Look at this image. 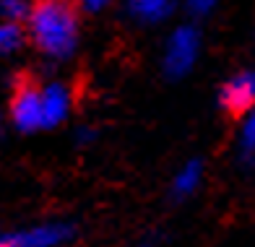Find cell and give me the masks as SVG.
<instances>
[{"mask_svg":"<svg viewBox=\"0 0 255 247\" xmlns=\"http://www.w3.org/2000/svg\"><path fill=\"white\" fill-rule=\"evenodd\" d=\"M34 44L55 60H68L78 44V16L65 3H39L29 13Z\"/></svg>","mask_w":255,"mask_h":247,"instance_id":"obj_1","label":"cell"},{"mask_svg":"<svg viewBox=\"0 0 255 247\" xmlns=\"http://www.w3.org/2000/svg\"><path fill=\"white\" fill-rule=\"evenodd\" d=\"M216 3H211V0H193L190 3V13L193 16H208L214 10Z\"/></svg>","mask_w":255,"mask_h":247,"instance_id":"obj_12","label":"cell"},{"mask_svg":"<svg viewBox=\"0 0 255 247\" xmlns=\"http://www.w3.org/2000/svg\"><path fill=\"white\" fill-rule=\"evenodd\" d=\"M24 44V29L21 23L0 21V55H10Z\"/></svg>","mask_w":255,"mask_h":247,"instance_id":"obj_9","label":"cell"},{"mask_svg":"<svg viewBox=\"0 0 255 247\" xmlns=\"http://www.w3.org/2000/svg\"><path fill=\"white\" fill-rule=\"evenodd\" d=\"M104 5H107V3H102V0H86V3H81V8H84L86 13H99Z\"/></svg>","mask_w":255,"mask_h":247,"instance_id":"obj_13","label":"cell"},{"mask_svg":"<svg viewBox=\"0 0 255 247\" xmlns=\"http://www.w3.org/2000/svg\"><path fill=\"white\" fill-rule=\"evenodd\" d=\"M42 97V127H55L60 125L68 112H71V91L60 81H52V84L39 89Z\"/></svg>","mask_w":255,"mask_h":247,"instance_id":"obj_6","label":"cell"},{"mask_svg":"<svg viewBox=\"0 0 255 247\" xmlns=\"http://www.w3.org/2000/svg\"><path fill=\"white\" fill-rule=\"evenodd\" d=\"M201 52V34L190 23H182L167 39V50H164V70L167 76L180 78L195 65Z\"/></svg>","mask_w":255,"mask_h":247,"instance_id":"obj_2","label":"cell"},{"mask_svg":"<svg viewBox=\"0 0 255 247\" xmlns=\"http://www.w3.org/2000/svg\"><path fill=\"white\" fill-rule=\"evenodd\" d=\"M71 237H73V227L60 224V221H50V224L5 234V237H0V247H60Z\"/></svg>","mask_w":255,"mask_h":247,"instance_id":"obj_3","label":"cell"},{"mask_svg":"<svg viewBox=\"0 0 255 247\" xmlns=\"http://www.w3.org/2000/svg\"><path fill=\"white\" fill-rule=\"evenodd\" d=\"M172 8L175 5L167 0H133L128 3V13L141 23H159L172 13Z\"/></svg>","mask_w":255,"mask_h":247,"instance_id":"obj_7","label":"cell"},{"mask_svg":"<svg viewBox=\"0 0 255 247\" xmlns=\"http://www.w3.org/2000/svg\"><path fill=\"white\" fill-rule=\"evenodd\" d=\"M240 148H242V156H245V159H253V156H255V110L248 112L245 123H242Z\"/></svg>","mask_w":255,"mask_h":247,"instance_id":"obj_10","label":"cell"},{"mask_svg":"<svg viewBox=\"0 0 255 247\" xmlns=\"http://www.w3.org/2000/svg\"><path fill=\"white\" fill-rule=\"evenodd\" d=\"M0 13H3L5 21H10V23H21L24 18H29L31 5L21 3V0H5V3H0Z\"/></svg>","mask_w":255,"mask_h":247,"instance_id":"obj_11","label":"cell"},{"mask_svg":"<svg viewBox=\"0 0 255 247\" xmlns=\"http://www.w3.org/2000/svg\"><path fill=\"white\" fill-rule=\"evenodd\" d=\"M91 138H94V133H91L89 127H81V130H78V140H81V143H89Z\"/></svg>","mask_w":255,"mask_h":247,"instance_id":"obj_14","label":"cell"},{"mask_svg":"<svg viewBox=\"0 0 255 247\" xmlns=\"http://www.w3.org/2000/svg\"><path fill=\"white\" fill-rule=\"evenodd\" d=\"M201 180H203V164L198 159H193L177 172L175 182H172V190H175L177 198H188V195H193L195 190H198Z\"/></svg>","mask_w":255,"mask_h":247,"instance_id":"obj_8","label":"cell"},{"mask_svg":"<svg viewBox=\"0 0 255 247\" xmlns=\"http://www.w3.org/2000/svg\"><path fill=\"white\" fill-rule=\"evenodd\" d=\"M219 102L229 115H245L255 107V70H240L222 86Z\"/></svg>","mask_w":255,"mask_h":247,"instance_id":"obj_5","label":"cell"},{"mask_svg":"<svg viewBox=\"0 0 255 247\" xmlns=\"http://www.w3.org/2000/svg\"><path fill=\"white\" fill-rule=\"evenodd\" d=\"M10 120L18 130L31 133L42 127V97H39V86L34 84H21L10 99Z\"/></svg>","mask_w":255,"mask_h":247,"instance_id":"obj_4","label":"cell"}]
</instances>
